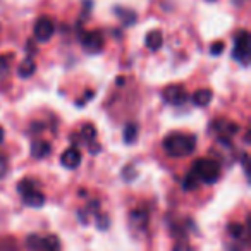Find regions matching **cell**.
I'll return each mask as SVG.
<instances>
[{
  "label": "cell",
  "instance_id": "obj_22",
  "mask_svg": "<svg viewBox=\"0 0 251 251\" xmlns=\"http://www.w3.org/2000/svg\"><path fill=\"white\" fill-rule=\"evenodd\" d=\"M243 169H244V174L250 176V165H248V162H250V157H248V153H243Z\"/></svg>",
  "mask_w": 251,
  "mask_h": 251
},
{
  "label": "cell",
  "instance_id": "obj_4",
  "mask_svg": "<svg viewBox=\"0 0 251 251\" xmlns=\"http://www.w3.org/2000/svg\"><path fill=\"white\" fill-rule=\"evenodd\" d=\"M232 57L241 66H248V62H250V33L246 29L237 31L236 38H234Z\"/></svg>",
  "mask_w": 251,
  "mask_h": 251
},
{
  "label": "cell",
  "instance_id": "obj_3",
  "mask_svg": "<svg viewBox=\"0 0 251 251\" xmlns=\"http://www.w3.org/2000/svg\"><path fill=\"white\" fill-rule=\"evenodd\" d=\"M18 191L23 196V201L33 208H40L45 205V195L38 189V182L33 179H23L18 184Z\"/></svg>",
  "mask_w": 251,
  "mask_h": 251
},
{
  "label": "cell",
  "instance_id": "obj_2",
  "mask_svg": "<svg viewBox=\"0 0 251 251\" xmlns=\"http://www.w3.org/2000/svg\"><path fill=\"white\" fill-rule=\"evenodd\" d=\"M191 172L198 177V181L205 182V184H213L220 179L222 167H220V162L213 160V158H200L193 164Z\"/></svg>",
  "mask_w": 251,
  "mask_h": 251
},
{
  "label": "cell",
  "instance_id": "obj_15",
  "mask_svg": "<svg viewBox=\"0 0 251 251\" xmlns=\"http://www.w3.org/2000/svg\"><path fill=\"white\" fill-rule=\"evenodd\" d=\"M81 134H83L86 145H90V143H93L95 138H97V129H95L93 124H84L83 129H81Z\"/></svg>",
  "mask_w": 251,
  "mask_h": 251
},
{
  "label": "cell",
  "instance_id": "obj_23",
  "mask_svg": "<svg viewBox=\"0 0 251 251\" xmlns=\"http://www.w3.org/2000/svg\"><path fill=\"white\" fill-rule=\"evenodd\" d=\"M5 172H7V165H5L4 158H0V177H4Z\"/></svg>",
  "mask_w": 251,
  "mask_h": 251
},
{
  "label": "cell",
  "instance_id": "obj_25",
  "mask_svg": "<svg viewBox=\"0 0 251 251\" xmlns=\"http://www.w3.org/2000/svg\"><path fill=\"white\" fill-rule=\"evenodd\" d=\"M42 251H59V250H42Z\"/></svg>",
  "mask_w": 251,
  "mask_h": 251
},
{
  "label": "cell",
  "instance_id": "obj_16",
  "mask_svg": "<svg viewBox=\"0 0 251 251\" xmlns=\"http://www.w3.org/2000/svg\"><path fill=\"white\" fill-rule=\"evenodd\" d=\"M198 182H200L198 177H196L193 172H189V174L184 177V181H182V189H184V191H191V189H196Z\"/></svg>",
  "mask_w": 251,
  "mask_h": 251
},
{
  "label": "cell",
  "instance_id": "obj_9",
  "mask_svg": "<svg viewBox=\"0 0 251 251\" xmlns=\"http://www.w3.org/2000/svg\"><path fill=\"white\" fill-rule=\"evenodd\" d=\"M145 43H147V47L151 50V52H157V50H160L162 43H164V36H162V31H158V29H153V31H150L147 35V40H145Z\"/></svg>",
  "mask_w": 251,
  "mask_h": 251
},
{
  "label": "cell",
  "instance_id": "obj_14",
  "mask_svg": "<svg viewBox=\"0 0 251 251\" xmlns=\"http://www.w3.org/2000/svg\"><path fill=\"white\" fill-rule=\"evenodd\" d=\"M122 138H124V143L126 145H133L134 141L138 140V124H136V122H131V124L126 126Z\"/></svg>",
  "mask_w": 251,
  "mask_h": 251
},
{
  "label": "cell",
  "instance_id": "obj_18",
  "mask_svg": "<svg viewBox=\"0 0 251 251\" xmlns=\"http://www.w3.org/2000/svg\"><path fill=\"white\" fill-rule=\"evenodd\" d=\"M95 220H97V227L101 230L108 229V226H110V219H108L105 213H95Z\"/></svg>",
  "mask_w": 251,
  "mask_h": 251
},
{
  "label": "cell",
  "instance_id": "obj_5",
  "mask_svg": "<svg viewBox=\"0 0 251 251\" xmlns=\"http://www.w3.org/2000/svg\"><path fill=\"white\" fill-rule=\"evenodd\" d=\"M33 33H35V38L38 40V42L45 43V42H49L53 36V33H55V25H53V21L50 18L43 16V18H40L38 21L35 23Z\"/></svg>",
  "mask_w": 251,
  "mask_h": 251
},
{
  "label": "cell",
  "instance_id": "obj_20",
  "mask_svg": "<svg viewBox=\"0 0 251 251\" xmlns=\"http://www.w3.org/2000/svg\"><path fill=\"white\" fill-rule=\"evenodd\" d=\"M224 47H226V45H224V42H215L212 47H210V53H212V55H215V57L220 55V53L224 52Z\"/></svg>",
  "mask_w": 251,
  "mask_h": 251
},
{
  "label": "cell",
  "instance_id": "obj_7",
  "mask_svg": "<svg viewBox=\"0 0 251 251\" xmlns=\"http://www.w3.org/2000/svg\"><path fill=\"white\" fill-rule=\"evenodd\" d=\"M81 42H83L84 50H88V52H91V53H97V52H100L101 47H103V36H101L100 31H90L83 36Z\"/></svg>",
  "mask_w": 251,
  "mask_h": 251
},
{
  "label": "cell",
  "instance_id": "obj_11",
  "mask_svg": "<svg viewBox=\"0 0 251 251\" xmlns=\"http://www.w3.org/2000/svg\"><path fill=\"white\" fill-rule=\"evenodd\" d=\"M229 234L232 236V239L236 241H243L248 237V234H250V229H248V226H243V224L239 222H232L229 226Z\"/></svg>",
  "mask_w": 251,
  "mask_h": 251
},
{
  "label": "cell",
  "instance_id": "obj_6",
  "mask_svg": "<svg viewBox=\"0 0 251 251\" xmlns=\"http://www.w3.org/2000/svg\"><path fill=\"white\" fill-rule=\"evenodd\" d=\"M81 160H83V155H81V151L77 150L76 147L67 148V150L62 153V157H60V164H62L66 169H71V171L79 167Z\"/></svg>",
  "mask_w": 251,
  "mask_h": 251
},
{
  "label": "cell",
  "instance_id": "obj_17",
  "mask_svg": "<svg viewBox=\"0 0 251 251\" xmlns=\"http://www.w3.org/2000/svg\"><path fill=\"white\" fill-rule=\"evenodd\" d=\"M42 244H43V237L36 236V234L29 236L28 241H26V246H28V250H31V251H40L42 250Z\"/></svg>",
  "mask_w": 251,
  "mask_h": 251
},
{
  "label": "cell",
  "instance_id": "obj_10",
  "mask_svg": "<svg viewBox=\"0 0 251 251\" xmlns=\"http://www.w3.org/2000/svg\"><path fill=\"white\" fill-rule=\"evenodd\" d=\"M35 71H36V64H35V60H33L31 57L25 59L18 67V74L23 77V79H26V77H31L33 74H35Z\"/></svg>",
  "mask_w": 251,
  "mask_h": 251
},
{
  "label": "cell",
  "instance_id": "obj_21",
  "mask_svg": "<svg viewBox=\"0 0 251 251\" xmlns=\"http://www.w3.org/2000/svg\"><path fill=\"white\" fill-rule=\"evenodd\" d=\"M172 251H193V248L189 246V244L186 243V241H179V243L176 244L174 250H172Z\"/></svg>",
  "mask_w": 251,
  "mask_h": 251
},
{
  "label": "cell",
  "instance_id": "obj_1",
  "mask_svg": "<svg viewBox=\"0 0 251 251\" xmlns=\"http://www.w3.org/2000/svg\"><path fill=\"white\" fill-rule=\"evenodd\" d=\"M196 148V136L186 133H171L164 138V150L169 157H188Z\"/></svg>",
  "mask_w": 251,
  "mask_h": 251
},
{
  "label": "cell",
  "instance_id": "obj_8",
  "mask_svg": "<svg viewBox=\"0 0 251 251\" xmlns=\"http://www.w3.org/2000/svg\"><path fill=\"white\" fill-rule=\"evenodd\" d=\"M164 98H165V101H169V103H172V105H181V103H184V101H186L188 95H186L184 88L174 84V86H167V88H165Z\"/></svg>",
  "mask_w": 251,
  "mask_h": 251
},
{
  "label": "cell",
  "instance_id": "obj_19",
  "mask_svg": "<svg viewBox=\"0 0 251 251\" xmlns=\"http://www.w3.org/2000/svg\"><path fill=\"white\" fill-rule=\"evenodd\" d=\"M9 59H11V55H7V57H0V77L7 74V71H9V62H11Z\"/></svg>",
  "mask_w": 251,
  "mask_h": 251
},
{
  "label": "cell",
  "instance_id": "obj_13",
  "mask_svg": "<svg viewBox=\"0 0 251 251\" xmlns=\"http://www.w3.org/2000/svg\"><path fill=\"white\" fill-rule=\"evenodd\" d=\"M50 151H52V147H50V143H47V141H35V143L31 145V155L35 158L47 157Z\"/></svg>",
  "mask_w": 251,
  "mask_h": 251
},
{
  "label": "cell",
  "instance_id": "obj_24",
  "mask_svg": "<svg viewBox=\"0 0 251 251\" xmlns=\"http://www.w3.org/2000/svg\"><path fill=\"white\" fill-rule=\"evenodd\" d=\"M2 141H4V129L0 127V145H2Z\"/></svg>",
  "mask_w": 251,
  "mask_h": 251
},
{
  "label": "cell",
  "instance_id": "obj_12",
  "mask_svg": "<svg viewBox=\"0 0 251 251\" xmlns=\"http://www.w3.org/2000/svg\"><path fill=\"white\" fill-rule=\"evenodd\" d=\"M212 98H213L212 90H198L193 95V103L198 105V107H206V105H210Z\"/></svg>",
  "mask_w": 251,
  "mask_h": 251
}]
</instances>
